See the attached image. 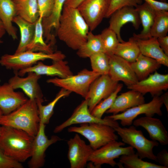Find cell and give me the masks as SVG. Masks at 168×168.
<instances>
[{"label":"cell","instance_id":"cell-1","mask_svg":"<svg viewBox=\"0 0 168 168\" xmlns=\"http://www.w3.org/2000/svg\"><path fill=\"white\" fill-rule=\"evenodd\" d=\"M89 31L77 8L63 6L56 30L60 40L72 49L77 50L86 41Z\"/></svg>","mask_w":168,"mask_h":168},{"label":"cell","instance_id":"cell-2","mask_svg":"<svg viewBox=\"0 0 168 168\" xmlns=\"http://www.w3.org/2000/svg\"><path fill=\"white\" fill-rule=\"evenodd\" d=\"M34 139L22 130L1 126L0 147L6 155L20 163L30 157Z\"/></svg>","mask_w":168,"mask_h":168},{"label":"cell","instance_id":"cell-3","mask_svg":"<svg viewBox=\"0 0 168 168\" xmlns=\"http://www.w3.org/2000/svg\"><path fill=\"white\" fill-rule=\"evenodd\" d=\"M40 122L36 100L29 99L15 110L0 117V125L22 130L34 138L39 130Z\"/></svg>","mask_w":168,"mask_h":168},{"label":"cell","instance_id":"cell-4","mask_svg":"<svg viewBox=\"0 0 168 168\" xmlns=\"http://www.w3.org/2000/svg\"><path fill=\"white\" fill-rule=\"evenodd\" d=\"M65 57L64 54L58 51L48 54L26 51L13 54H4L0 58V65L7 69L17 72L30 67L39 61L47 59L53 61L64 60Z\"/></svg>","mask_w":168,"mask_h":168},{"label":"cell","instance_id":"cell-5","mask_svg":"<svg viewBox=\"0 0 168 168\" xmlns=\"http://www.w3.org/2000/svg\"><path fill=\"white\" fill-rule=\"evenodd\" d=\"M68 131L83 136L89 141V145L94 150L109 142L117 141L118 139L113 128L100 123L81 124L79 126L68 128Z\"/></svg>","mask_w":168,"mask_h":168},{"label":"cell","instance_id":"cell-6","mask_svg":"<svg viewBox=\"0 0 168 168\" xmlns=\"http://www.w3.org/2000/svg\"><path fill=\"white\" fill-rule=\"evenodd\" d=\"M114 128L123 142L137 150V153L140 158H147L157 161L156 156L153 153V150L154 147L158 146V142L147 139L142 131L137 130L133 125L128 128L119 126Z\"/></svg>","mask_w":168,"mask_h":168},{"label":"cell","instance_id":"cell-7","mask_svg":"<svg viewBox=\"0 0 168 168\" xmlns=\"http://www.w3.org/2000/svg\"><path fill=\"white\" fill-rule=\"evenodd\" d=\"M100 74L84 69L76 75L65 78L55 77L47 80V82L78 94L84 98L86 97L92 83Z\"/></svg>","mask_w":168,"mask_h":168},{"label":"cell","instance_id":"cell-8","mask_svg":"<svg viewBox=\"0 0 168 168\" xmlns=\"http://www.w3.org/2000/svg\"><path fill=\"white\" fill-rule=\"evenodd\" d=\"M125 143L123 142L114 141L100 148L94 150L89 156L88 161L92 162L96 168H100L104 164L112 167L117 165L115 159L123 155L135 153L134 148L130 146L123 147Z\"/></svg>","mask_w":168,"mask_h":168},{"label":"cell","instance_id":"cell-9","mask_svg":"<svg viewBox=\"0 0 168 168\" xmlns=\"http://www.w3.org/2000/svg\"><path fill=\"white\" fill-rule=\"evenodd\" d=\"M163 105L160 96L153 97L148 103H144L130 108L120 114L106 116L114 120H120L123 126H130L134 120L139 115L145 114L146 116L153 117L155 114L162 115L161 108Z\"/></svg>","mask_w":168,"mask_h":168},{"label":"cell","instance_id":"cell-10","mask_svg":"<svg viewBox=\"0 0 168 168\" xmlns=\"http://www.w3.org/2000/svg\"><path fill=\"white\" fill-rule=\"evenodd\" d=\"M91 123L104 124L113 128L119 126L117 121L105 117L103 119L98 118L93 115L88 109V100L85 99L75 109L68 119L55 127L54 132H60L65 128L73 124Z\"/></svg>","mask_w":168,"mask_h":168},{"label":"cell","instance_id":"cell-11","mask_svg":"<svg viewBox=\"0 0 168 168\" xmlns=\"http://www.w3.org/2000/svg\"><path fill=\"white\" fill-rule=\"evenodd\" d=\"M110 0H84L77 7L88 25L94 30L105 17Z\"/></svg>","mask_w":168,"mask_h":168},{"label":"cell","instance_id":"cell-12","mask_svg":"<svg viewBox=\"0 0 168 168\" xmlns=\"http://www.w3.org/2000/svg\"><path fill=\"white\" fill-rule=\"evenodd\" d=\"M45 124L40 122L39 130L34 138L31 158L28 163L30 168H40L43 166L45 161V152L48 148L61 140L56 135H53L49 139L45 133Z\"/></svg>","mask_w":168,"mask_h":168},{"label":"cell","instance_id":"cell-13","mask_svg":"<svg viewBox=\"0 0 168 168\" xmlns=\"http://www.w3.org/2000/svg\"><path fill=\"white\" fill-rule=\"evenodd\" d=\"M118 82L113 81L108 74L102 75L92 83L85 98L88 100L90 112L101 100L110 96L116 89Z\"/></svg>","mask_w":168,"mask_h":168},{"label":"cell","instance_id":"cell-14","mask_svg":"<svg viewBox=\"0 0 168 168\" xmlns=\"http://www.w3.org/2000/svg\"><path fill=\"white\" fill-rule=\"evenodd\" d=\"M108 56L109 63L108 75L113 81L117 82L122 81L127 86L134 84L138 81L130 63L114 54Z\"/></svg>","mask_w":168,"mask_h":168},{"label":"cell","instance_id":"cell-15","mask_svg":"<svg viewBox=\"0 0 168 168\" xmlns=\"http://www.w3.org/2000/svg\"><path fill=\"white\" fill-rule=\"evenodd\" d=\"M68 157L71 168H84L94 150L86 144L78 134H76L67 142Z\"/></svg>","mask_w":168,"mask_h":168},{"label":"cell","instance_id":"cell-16","mask_svg":"<svg viewBox=\"0 0 168 168\" xmlns=\"http://www.w3.org/2000/svg\"><path fill=\"white\" fill-rule=\"evenodd\" d=\"M109 28L116 34L120 42L124 41L120 35L122 26L126 24L131 23L136 30H138L141 24L138 11L136 7L126 6L114 12L110 16Z\"/></svg>","mask_w":168,"mask_h":168},{"label":"cell","instance_id":"cell-17","mask_svg":"<svg viewBox=\"0 0 168 168\" xmlns=\"http://www.w3.org/2000/svg\"><path fill=\"white\" fill-rule=\"evenodd\" d=\"M26 77H22L15 71L14 75L9 80L8 83L16 90L21 89L31 100H43V94L38 82L41 76L32 72H29Z\"/></svg>","mask_w":168,"mask_h":168},{"label":"cell","instance_id":"cell-18","mask_svg":"<svg viewBox=\"0 0 168 168\" xmlns=\"http://www.w3.org/2000/svg\"><path fill=\"white\" fill-rule=\"evenodd\" d=\"M127 88L138 91L143 95L149 93L152 97L159 96L163 91L168 89V74H161L156 71L145 79L127 86Z\"/></svg>","mask_w":168,"mask_h":168},{"label":"cell","instance_id":"cell-19","mask_svg":"<svg viewBox=\"0 0 168 168\" xmlns=\"http://www.w3.org/2000/svg\"><path fill=\"white\" fill-rule=\"evenodd\" d=\"M30 72L40 76H57L60 78H65L73 75L68 62L64 60L53 61V63L49 65L39 61L35 65L17 72L18 75L21 77Z\"/></svg>","mask_w":168,"mask_h":168},{"label":"cell","instance_id":"cell-20","mask_svg":"<svg viewBox=\"0 0 168 168\" xmlns=\"http://www.w3.org/2000/svg\"><path fill=\"white\" fill-rule=\"evenodd\" d=\"M135 127H141L149 133L151 139L162 145L168 144V133L162 122L159 119L152 117H142L134 120Z\"/></svg>","mask_w":168,"mask_h":168},{"label":"cell","instance_id":"cell-21","mask_svg":"<svg viewBox=\"0 0 168 168\" xmlns=\"http://www.w3.org/2000/svg\"><path fill=\"white\" fill-rule=\"evenodd\" d=\"M28 100L22 92L15 91L8 82L0 85V109L3 114L13 111Z\"/></svg>","mask_w":168,"mask_h":168},{"label":"cell","instance_id":"cell-22","mask_svg":"<svg viewBox=\"0 0 168 168\" xmlns=\"http://www.w3.org/2000/svg\"><path fill=\"white\" fill-rule=\"evenodd\" d=\"M143 95L139 92L130 90L121 94L116 97L113 105L106 113L116 114L145 103Z\"/></svg>","mask_w":168,"mask_h":168},{"label":"cell","instance_id":"cell-23","mask_svg":"<svg viewBox=\"0 0 168 168\" xmlns=\"http://www.w3.org/2000/svg\"><path fill=\"white\" fill-rule=\"evenodd\" d=\"M133 37L142 54L155 59L161 65L168 67V56L160 47L157 38L151 37L141 39Z\"/></svg>","mask_w":168,"mask_h":168},{"label":"cell","instance_id":"cell-24","mask_svg":"<svg viewBox=\"0 0 168 168\" xmlns=\"http://www.w3.org/2000/svg\"><path fill=\"white\" fill-rule=\"evenodd\" d=\"M131 66L138 81L147 78L156 71L161 65L156 60L141 53L136 60L130 63Z\"/></svg>","mask_w":168,"mask_h":168},{"label":"cell","instance_id":"cell-25","mask_svg":"<svg viewBox=\"0 0 168 168\" xmlns=\"http://www.w3.org/2000/svg\"><path fill=\"white\" fill-rule=\"evenodd\" d=\"M16 16L13 0H0V19L6 32L14 40L17 39L16 29L12 24L13 19Z\"/></svg>","mask_w":168,"mask_h":168},{"label":"cell","instance_id":"cell-26","mask_svg":"<svg viewBox=\"0 0 168 168\" xmlns=\"http://www.w3.org/2000/svg\"><path fill=\"white\" fill-rule=\"evenodd\" d=\"M13 22L18 26L20 32V42L15 53L26 51L34 38L36 22H29L18 16L14 17Z\"/></svg>","mask_w":168,"mask_h":168},{"label":"cell","instance_id":"cell-27","mask_svg":"<svg viewBox=\"0 0 168 168\" xmlns=\"http://www.w3.org/2000/svg\"><path fill=\"white\" fill-rule=\"evenodd\" d=\"M66 0H54V6L52 13L49 17L42 19L44 37L46 38V41H51L54 38V36L51 34V31L54 29L56 31L57 29L60 18Z\"/></svg>","mask_w":168,"mask_h":168},{"label":"cell","instance_id":"cell-28","mask_svg":"<svg viewBox=\"0 0 168 168\" xmlns=\"http://www.w3.org/2000/svg\"><path fill=\"white\" fill-rule=\"evenodd\" d=\"M143 29L140 34H134L133 36L138 39H146L150 38V31L153 24L155 11L144 2L136 7Z\"/></svg>","mask_w":168,"mask_h":168},{"label":"cell","instance_id":"cell-29","mask_svg":"<svg viewBox=\"0 0 168 168\" xmlns=\"http://www.w3.org/2000/svg\"><path fill=\"white\" fill-rule=\"evenodd\" d=\"M16 16L29 22L34 23L39 17L37 0H13Z\"/></svg>","mask_w":168,"mask_h":168},{"label":"cell","instance_id":"cell-30","mask_svg":"<svg viewBox=\"0 0 168 168\" xmlns=\"http://www.w3.org/2000/svg\"><path fill=\"white\" fill-rule=\"evenodd\" d=\"M99 52L105 53L100 34L94 35L90 31L86 41L77 50V54L79 57L85 58Z\"/></svg>","mask_w":168,"mask_h":168},{"label":"cell","instance_id":"cell-31","mask_svg":"<svg viewBox=\"0 0 168 168\" xmlns=\"http://www.w3.org/2000/svg\"><path fill=\"white\" fill-rule=\"evenodd\" d=\"M140 53L136 40L133 36L128 41L119 42L114 54L132 63L136 60Z\"/></svg>","mask_w":168,"mask_h":168},{"label":"cell","instance_id":"cell-32","mask_svg":"<svg viewBox=\"0 0 168 168\" xmlns=\"http://www.w3.org/2000/svg\"><path fill=\"white\" fill-rule=\"evenodd\" d=\"M42 18L39 17L35 22V34L32 40L27 46L26 51L42 52L48 54L54 52L51 46L44 40Z\"/></svg>","mask_w":168,"mask_h":168},{"label":"cell","instance_id":"cell-33","mask_svg":"<svg viewBox=\"0 0 168 168\" xmlns=\"http://www.w3.org/2000/svg\"><path fill=\"white\" fill-rule=\"evenodd\" d=\"M71 92L62 88L54 99L46 105H43V100H37L36 102L40 122L46 125L49 124L50 119L54 113V107L61 98L68 96Z\"/></svg>","mask_w":168,"mask_h":168},{"label":"cell","instance_id":"cell-34","mask_svg":"<svg viewBox=\"0 0 168 168\" xmlns=\"http://www.w3.org/2000/svg\"><path fill=\"white\" fill-rule=\"evenodd\" d=\"M168 32V11H155L150 31V37L158 38L167 35Z\"/></svg>","mask_w":168,"mask_h":168},{"label":"cell","instance_id":"cell-35","mask_svg":"<svg viewBox=\"0 0 168 168\" xmlns=\"http://www.w3.org/2000/svg\"><path fill=\"white\" fill-rule=\"evenodd\" d=\"M119 167L124 165L127 168H165L160 165L143 161L135 153L120 156L119 163L117 165Z\"/></svg>","mask_w":168,"mask_h":168},{"label":"cell","instance_id":"cell-36","mask_svg":"<svg viewBox=\"0 0 168 168\" xmlns=\"http://www.w3.org/2000/svg\"><path fill=\"white\" fill-rule=\"evenodd\" d=\"M92 71L100 75L108 74L109 58L104 52L95 54L90 58Z\"/></svg>","mask_w":168,"mask_h":168},{"label":"cell","instance_id":"cell-37","mask_svg":"<svg viewBox=\"0 0 168 168\" xmlns=\"http://www.w3.org/2000/svg\"><path fill=\"white\" fill-rule=\"evenodd\" d=\"M123 85L118 83L115 90L108 97L101 100L91 112V114L98 118H102L103 114L113 105L118 93L121 90Z\"/></svg>","mask_w":168,"mask_h":168},{"label":"cell","instance_id":"cell-38","mask_svg":"<svg viewBox=\"0 0 168 168\" xmlns=\"http://www.w3.org/2000/svg\"><path fill=\"white\" fill-rule=\"evenodd\" d=\"M100 34L105 53L108 55L114 54L120 42L116 33L108 27L104 29Z\"/></svg>","mask_w":168,"mask_h":168},{"label":"cell","instance_id":"cell-39","mask_svg":"<svg viewBox=\"0 0 168 168\" xmlns=\"http://www.w3.org/2000/svg\"><path fill=\"white\" fill-rule=\"evenodd\" d=\"M142 2V0H110L105 18L110 17L114 12L121 8L126 6L136 7Z\"/></svg>","mask_w":168,"mask_h":168},{"label":"cell","instance_id":"cell-40","mask_svg":"<svg viewBox=\"0 0 168 168\" xmlns=\"http://www.w3.org/2000/svg\"><path fill=\"white\" fill-rule=\"evenodd\" d=\"M39 16L42 19L49 17L54 6V0H37Z\"/></svg>","mask_w":168,"mask_h":168},{"label":"cell","instance_id":"cell-41","mask_svg":"<svg viewBox=\"0 0 168 168\" xmlns=\"http://www.w3.org/2000/svg\"><path fill=\"white\" fill-rule=\"evenodd\" d=\"M21 163L6 155L0 147V168H23Z\"/></svg>","mask_w":168,"mask_h":168},{"label":"cell","instance_id":"cell-42","mask_svg":"<svg viewBox=\"0 0 168 168\" xmlns=\"http://www.w3.org/2000/svg\"><path fill=\"white\" fill-rule=\"evenodd\" d=\"M149 6L155 11H168V3L157 0H143Z\"/></svg>","mask_w":168,"mask_h":168},{"label":"cell","instance_id":"cell-43","mask_svg":"<svg viewBox=\"0 0 168 168\" xmlns=\"http://www.w3.org/2000/svg\"><path fill=\"white\" fill-rule=\"evenodd\" d=\"M157 162L160 165L168 168V153L166 149L159 152L156 156Z\"/></svg>","mask_w":168,"mask_h":168},{"label":"cell","instance_id":"cell-44","mask_svg":"<svg viewBox=\"0 0 168 168\" xmlns=\"http://www.w3.org/2000/svg\"><path fill=\"white\" fill-rule=\"evenodd\" d=\"M159 45L165 54L168 56V36L157 38Z\"/></svg>","mask_w":168,"mask_h":168},{"label":"cell","instance_id":"cell-45","mask_svg":"<svg viewBox=\"0 0 168 168\" xmlns=\"http://www.w3.org/2000/svg\"><path fill=\"white\" fill-rule=\"evenodd\" d=\"M84 0H66L64 6L72 8H77Z\"/></svg>","mask_w":168,"mask_h":168},{"label":"cell","instance_id":"cell-46","mask_svg":"<svg viewBox=\"0 0 168 168\" xmlns=\"http://www.w3.org/2000/svg\"><path fill=\"white\" fill-rule=\"evenodd\" d=\"M161 99L166 108L167 112H168V92H166L160 96Z\"/></svg>","mask_w":168,"mask_h":168},{"label":"cell","instance_id":"cell-47","mask_svg":"<svg viewBox=\"0 0 168 168\" xmlns=\"http://www.w3.org/2000/svg\"><path fill=\"white\" fill-rule=\"evenodd\" d=\"M6 32L4 26L0 19V44L3 42L2 38Z\"/></svg>","mask_w":168,"mask_h":168},{"label":"cell","instance_id":"cell-48","mask_svg":"<svg viewBox=\"0 0 168 168\" xmlns=\"http://www.w3.org/2000/svg\"><path fill=\"white\" fill-rule=\"evenodd\" d=\"M3 114L2 112L0 109V117H1V116Z\"/></svg>","mask_w":168,"mask_h":168},{"label":"cell","instance_id":"cell-49","mask_svg":"<svg viewBox=\"0 0 168 168\" xmlns=\"http://www.w3.org/2000/svg\"><path fill=\"white\" fill-rule=\"evenodd\" d=\"M162 2H166L167 0H157Z\"/></svg>","mask_w":168,"mask_h":168},{"label":"cell","instance_id":"cell-50","mask_svg":"<svg viewBox=\"0 0 168 168\" xmlns=\"http://www.w3.org/2000/svg\"><path fill=\"white\" fill-rule=\"evenodd\" d=\"M1 126H0V134L1 133Z\"/></svg>","mask_w":168,"mask_h":168}]
</instances>
